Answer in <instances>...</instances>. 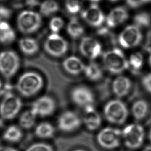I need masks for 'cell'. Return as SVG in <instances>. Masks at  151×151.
I'll use <instances>...</instances> for the list:
<instances>
[{
    "label": "cell",
    "mask_w": 151,
    "mask_h": 151,
    "mask_svg": "<svg viewBox=\"0 0 151 151\" xmlns=\"http://www.w3.org/2000/svg\"><path fill=\"white\" fill-rule=\"evenodd\" d=\"M42 76L34 71H28L21 74L17 82L16 89L20 94L30 98L37 94L44 87Z\"/></svg>",
    "instance_id": "obj_1"
},
{
    "label": "cell",
    "mask_w": 151,
    "mask_h": 151,
    "mask_svg": "<svg viewBox=\"0 0 151 151\" xmlns=\"http://www.w3.org/2000/svg\"><path fill=\"white\" fill-rule=\"evenodd\" d=\"M103 63L106 69L113 74L121 73L129 67L128 61L124 53L118 48L105 53L103 55Z\"/></svg>",
    "instance_id": "obj_2"
},
{
    "label": "cell",
    "mask_w": 151,
    "mask_h": 151,
    "mask_svg": "<svg viewBox=\"0 0 151 151\" xmlns=\"http://www.w3.org/2000/svg\"><path fill=\"white\" fill-rule=\"evenodd\" d=\"M42 18L38 12L32 10H24L19 14L17 25L19 31L24 34L35 33L41 27Z\"/></svg>",
    "instance_id": "obj_3"
},
{
    "label": "cell",
    "mask_w": 151,
    "mask_h": 151,
    "mask_svg": "<svg viewBox=\"0 0 151 151\" xmlns=\"http://www.w3.org/2000/svg\"><path fill=\"white\" fill-rule=\"evenodd\" d=\"M20 60L17 53L12 50L0 53V73L7 79L12 78L18 71Z\"/></svg>",
    "instance_id": "obj_4"
},
{
    "label": "cell",
    "mask_w": 151,
    "mask_h": 151,
    "mask_svg": "<svg viewBox=\"0 0 151 151\" xmlns=\"http://www.w3.org/2000/svg\"><path fill=\"white\" fill-rule=\"evenodd\" d=\"M104 114L109 122L122 124L128 116V110L123 102L115 100L111 101L106 104L105 107Z\"/></svg>",
    "instance_id": "obj_5"
},
{
    "label": "cell",
    "mask_w": 151,
    "mask_h": 151,
    "mask_svg": "<svg viewBox=\"0 0 151 151\" xmlns=\"http://www.w3.org/2000/svg\"><path fill=\"white\" fill-rule=\"evenodd\" d=\"M22 107L20 99L12 93H7L0 103V116L6 120H12L19 114Z\"/></svg>",
    "instance_id": "obj_6"
},
{
    "label": "cell",
    "mask_w": 151,
    "mask_h": 151,
    "mask_svg": "<svg viewBox=\"0 0 151 151\" xmlns=\"http://www.w3.org/2000/svg\"><path fill=\"white\" fill-rule=\"evenodd\" d=\"M44 47L45 51L51 56L61 57L67 53L68 43L59 34L51 33L46 39Z\"/></svg>",
    "instance_id": "obj_7"
},
{
    "label": "cell",
    "mask_w": 151,
    "mask_h": 151,
    "mask_svg": "<svg viewBox=\"0 0 151 151\" xmlns=\"http://www.w3.org/2000/svg\"><path fill=\"white\" fill-rule=\"evenodd\" d=\"M125 144L131 149H137L141 147L144 138L143 127L137 124H131L125 127L122 133Z\"/></svg>",
    "instance_id": "obj_8"
},
{
    "label": "cell",
    "mask_w": 151,
    "mask_h": 151,
    "mask_svg": "<svg viewBox=\"0 0 151 151\" xmlns=\"http://www.w3.org/2000/svg\"><path fill=\"white\" fill-rule=\"evenodd\" d=\"M122 132L118 129L106 127L99 133L97 140L99 145L106 149H113L120 145Z\"/></svg>",
    "instance_id": "obj_9"
},
{
    "label": "cell",
    "mask_w": 151,
    "mask_h": 151,
    "mask_svg": "<svg viewBox=\"0 0 151 151\" xmlns=\"http://www.w3.org/2000/svg\"><path fill=\"white\" fill-rule=\"evenodd\" d=\"M142 39V35L139 27L135 25L126 27L118 37L119 43L123 47L129 49L139 45Z\"/></svg>",
    "instance_id": "obj_10"
},
{
    "label": "cell",
    "mask_w": 151,
    "mask_h": 151,
    "mask_svg": "<svg viewBox=\"0 0 151 151\" xmlns=\"http://www.w3.org/2000/svg\"><path fill=\"white\" fill-rule=\"evenodd\" d=\"M56 109L55 101L47 96H42L33 102L31 110L36 116L45 118L53 114Z\"/></svg>",
    "instance_id": "obj_11"
},
{
    "label": "cell",
    "mask_w": 151,
    "mask_h": 151,
    "mask_svg": "<svg viewBox=\"0 0 151 151\" xmlns=\"http://www.w3.org/2000/svg\"><path fill=\"white\" fill-rule=\"evenodd\" d=\"M81 125V120L75 112L66 111L62 113L57 119V125L60 131L70 133L77 130Z\"/></svg>",
    "instance_id": "obj_12"
},
{
    "label": "cell",
    "mask_w": 151,
    "mask_h": 151,
    "mask_svg": "<svg viewBox=\"0 0 151 151\" xmlns=\"http://www.w3.org/2000/svg\"><path fill=\"white\" fill-rule=\"evenodd\" d=\"M70 98L76 105L81 107L91 105L94 101L93 93L86 86H77L74 88L70 93Z\"/></svg>",
    "instance_id": "obj_13"
},
{
    "label": "cell",
    "mask_w": 151,
    "mask_h": 151,
    "mask_svg": "<svg viewBox=\"0 0 151 151\" xmlns=\"http://www.w3.org/2000/svg\"><path fill=\"white\" fill-rule=\"evenodd\" d=\"M102 45L96 39L86 37L80 43L79 51L84 56L90 59H95L102 53Z\"/></svg>",
    "instance_id": "obj_14"
},
{
    "label": "cell",
    "mask_w": 151,
    "mask_h": 151,
    "mask_svg": "<svg viewBox=\"0 0 151 151\" xmlns=\"http://www.w3.org/2000/svg\"><path fill=\"white\" fill-rule=\"evenodd\" d=\"M81 17L88 24L93 27H100L105 19L102 10L96 4H92L83 10Z\"/></svg>",
    "instance_id": "obj_15"
},
{
    "label": "cell",
    "mask_w": 151,
    "mask_h": 151,
    "mask_svg": "<svg viewBox=\"0 0 151 151\" xmlns=\"http://www.w3.org/2000/svg\"><path fill=\"white\" fill-rule=\"evenodd\" d=\"M84 122L88 129L92 131L98 129L101 125L100 115L91 105L85 107Z\"/></svg>",
    "instance_id": "obj_16"
},
{
    "label": "cell",
    "mask_w": 151,
    "mask_h": 151,
    "mask_svg": "<svg viewBox=\"0 0 151 151\" xmlns=\"http://www.w3.org/2000/svg\"><path fill=\"white\" fill-rule=\"evenodd\" d=\"M128 17V12L123 7H118L111 11L107 18V24L110 27H114L122 24Z\"/></svg>",
    "instance_id": "obj_17"
},
{
    "label": "cell",
    "mask_w": 151,
    "mask_h": 151,
    "mask_svg": "<svg viewBox=\"0 0 151 151\" xmlns=\"http://www.w3.org/2000/svg\"><path fill=\"white\" fill-rule=\"evenodd\" d=\"M62 65L66 72L74 76L81 73L86 67L82 61L75 56H70L64 59Z\"/></svg>",
    "instance_id": "obj_18"
},
{
    "label": "cell",
    "mask_w": 151,
    "mask_h": 151,
    "mask_svg": "<svg viewBox=\"0 0 151 151\" xmlns=\"http://www.w3.org/2000/svg\"><path fill=\"white\" fill-rule=\"evenodd\" d=\"M131 88V82L128 78L120 76L115 78L113 83V91L119 98L126 96Z\"/></svg>",
    "instance_id": "obj_19"
},
{
    "label": "cell",
    "mask_w": 151,
    "mask_h": 151,
    "mask_svg": "<svg viewBox=\"0 0 151 151\" xmlns=\"http://www.w3.org/2000/svg\"><path fill=\"white\" fill-rule=\"evenodd\" d=\"M21 52L27 56H32L39 51V45L35 39L31 37L21 38L18 42Z\"/></svg>",
    "instance_id": "obj_20"
},
{
    "label": "cell",
    "mask_w": 151,
    "mask_h": 151,
    "mask_svg": "<svg viewBox=\"0 0 151 151\" xmlns=\"http://www.w3.org/2000/svg\"><path fill=\"white\" fill-rule=\"evenodd\" d=\"M16 35L10 25L5 21L0 22V43L10 45L16 40Z\"/></svg>",
    "instance_id": "obj_21"
},
{
    "label": "cell",
    "mask_w": 151,
    "mask_h": 151,
    "mask_svg": "<svg viewBox=\"0 0 151 151\" xmlns=\"http://www.w3.org/2000/svg\"><path fill=\"white\" fill-rule=\"evenodd\" d=\"M149 106L147 101L139 99L136 101L133 104L131 111L134 118L137 120H141L147 116Z\"/></svg>",
    "instance_id": "obj_22"
},
{
    "label": "cell",
    "mask_w": 151,
    "mask_h": 151,
    "mask_svg": "<svg viewBox=\"0 0 151 151\" xmlns=\"http://www.w3.org/2000/svg\"><path fill=\"white\" fill-rule=\"evenodd\" d=\"M23 131L20 127L15 125H10L4 131L3 138L5 141L9 143H16L22 139Z\"/></svg>",
    "instance_id": "obj_23"
},
{
    "label": "cell",
    "mask_w": 151,
    "mask_h": 151,
    "mask_svg": "<svg viewBox=\"0 0 151 151\" xmlns=\"http://www.w3.org/2000/svg\"><path fill=\"white\" fill-rule=\"evenodd\" d=\"M35 135L41 139H49L55 134V128L48 122H43L37 125L34 131Z\"/></svg>",
    "instance_id": "obj_24"
},
{
    "label": "cell",
    "mask_w": 151,
    "mask_h": 151,
    "mask_svg": "<svg viewBox=\"0 0 151 151\" xmlns=\"http://www.w3.org/2000/svg\"><path fill=\"white\" fill-rule=\"evenodd\" d=\"M67 32L70 37L73 39H78L81 37L84 32V29L77 19L73 18L67 26Z\"/></svg>",
    "instance_id": "obj_25"
},
{
    "label": "cell",
    "mask_w": 151,
    "mask_h": 151,
    "mask_svg": "<svg viewBox=\"0 0 151 151\" xmlns=\"http://www.w3.org/2000/svg\"><path fill=\"white\" fill-rule=\"evenodd\" d=\"M84 72L86 76L91 81H97L102 78V70L99 65L95 63H91L86 65Z\"/></svg>",
    "instance_id": "obj_26"
},
{
    "label": "cell",
    "mask_w": 151,
    "mask_h": 151,
    "mask_svg": "<svg viewBox=\"0 0 151 151\" xmlns=\"http://www.w3.org/2000/svg\"><path fill=\"white\" fill-rule=\"evenodd\" d=\"M37 116L31 110H27L21 114L19 123L23 129H29L33 127L35 124Z\"/></svg>",
    "instance_id": "obj_27"
},
{
    "label": "cell",
    "mask_w": 151,
    "mask_h": 151,
    "mask_svg": "<svg viewBox=\"0 0 151 151\" xmlns=\"http://www.w3.org/2000/svg\"><path fill=\"white\" fill-rule=\"evenodd\" d=\"M59 5L54 0H46L41 4L40 12L43 16H50L59 10Z\"/></svg>",
    "instance_id": "obj_28"
},
{
    "label": "cell",
    "mask_w": 151,
    "mask_h": 151,
    "mask_svg": "<svg viewBox=\"0 0 151 151\" xmlns=\"http://www.w3.org/2000/svg\"><path fill=\"white\" fill-rule=\"evenodd\" d=\"M135 25L138 27H147L151 23V17L146 12H141L136 14L134 17Z\"/></svg>",
    "instance_id": "obj_29"
},
{
    "label": "cell",
    "mask_w": 151,
    "mask_h": 151,
    "mask_svg": "<svg viewBox=\"0 0 151 151\" xmlns=\"http://www.w3.org/2000/svg\"><path fill=\"white\" fill-rule=\"evenodd\" d=\"M129 65H131L135 71H138L141 69L143 63L142 55L140 53H136L133 54L129 58Z\"/></svg>",
    "instance_id": "obj_30"
},
{
    "label": "cell",
    "mask_w": 151,
    "mask_h": 151,
    "mask_svg": "<svg viewBox=\"0 0 151 151\" xmlns=\"http://www.w3.org/2000/svg\"><path fill=\"white\" fill-rule=\"evenodd\" d=\"M64 25V20L59 17H54L49 22V28L52 33L59 34Z\"/></svg>",
    "instance_id": "obj_31"
},
{
    "label": "cell",
    "mask_w": 151,
    "mask_h": 151,
    "mask_svg": "<svg viewBox=\"0 0 151 151\" xmlns=\"http://www.w3.org/2000/svg\"><path fill=\"white\" fill-rule=\"evenodd\" d=\"M82 0H66V8L71 14H76L80 12L81 8Z\"/></svg>",
    "instance_id": "obj_32"
},
{
    "label": "cell",
    "mask_w": 151,
    "mask_h": 151,
    "mask_svg": "<svg viewBox=\"0 0 151 151\" xmlns=\"http://www.w3.org/2000/svg\"><path fill=\"white\" fill-rule=\"evenodd\" d=\"M25 151H53L50 145L44 142H37L29 146Z\"/></svg>",
    "instance_id": "obj_33"
},
{
    "label": "cell",
    "mask_w": 151,
    "mask_h": 151,
    "mask_svg": "<svg viewBox=\"0 0 151 151\" xmlns=\"http://www.w3.org/2000/svg\"><path fill=\"white\" fill-rule=\"evenodd\" d=\"M127 3L131 7H137L141 5L151 2V0H126Z\"/></svg>",
    "instance_id": "obj_34"
},
{
    "label": "cell",
    "mask_w": 151,
    "mask_h": 151,
    "mask_svg": "<svg viewBox=\"0 0 151 151\" xmlns=\"http://www.w3.org/2000/svg\"><path fill=\"white\" fill-rule=\"evenodd\" d=\"M142 84L145 89L151 93V73L144 77L142 80Z\"/></svg>",
    "instance_id": "obj_35"
},
{
    "label": "cell",
    "mask_w": 151,
    "mask_h": 151,
    "mask_svg": "<svg viewBox=\"0 0 151 151\" xmlns=\"http://www.w3.org/2000/svg\"><path fill=\"white\" fill-rule=\"evenodd\" d=\"M0 151H18V150L12 147L2 146L0 147Z\"/></svg>",
    "instance_id": "obj_36"
},
{
    "label": "cell",
    "mask_w": 151,
    "mask_h": 151,
    "mask_svg": "<svg viewBox=\"0 0 151 151\" xmlns=\"http://www.w3.org/2000/svg\"><path fill=\"white\" fill-rule=\"evenodd\" d=\"M3 125H4V124H3V120L2 119H0V132L2 130V128L3 127Z\"/></svg>",
    "instance_id": "obj_37"
},
{
    "label": "cell",
    "mask_w": 151,
    "mask_h": 151,
    "mask_svg": "<svg viewBox=\"0 0 151 151\" xmlns=\"http://www.w3.org/2000/svg\"><path fill=\"white\" fill-rule=\"evenodd\" d=\"M143 151H151V146H148L145 147Z\"/></svg>",
    "instance_id": "obj_38"
},
{
    "label": "cell",
    "mask_w": 151,
    "mask_h": 151,
    "mask_svg": "<svg viewBox=\"0 0 151 151\" xmlns=\"http://www.w3.org/2000/svg\"><path fill=\"white\" fill-rule=\"evenodd\" d=\"M149 139L151 142V129L150 130L149 133Z\"/></svg>",
    "instance_id": "obj_39"
},
{
    "label": "cell",
    "mask_w": 151,
    "mask_h": 151,
    "mask_svg": "<svg viewBox=\"0 0 151 151\" xmlns=\"http://www.w3.org/2000/svg\"><path fill=\"white\" fill-rule=\"evenodd\" d=\"M149 63L151 67V55L150 56L149 58Z\"/></svg>",
    "instance_id": "obj_40"
},
{
    "label": "cell",
    "mask_w": 151,
    "mask_h": 151,
    "mask_svg": "<svg viewBox=\"0 0 151 151\" xmlns=\"http://www.w3.org/2000/svg\"><path fill=\"white\" fill-rule=\"evenodd\" d=\"M2 86H3V84H2V82L1 80H0V89L2 88Z\"/></svg>",
    "instance_id": "obj_41"
},
{
    "label": "cell",
    "mask_w": 151,
    "mask_h": 151,
    "mask_svg": "<svg viewBox=\"0 0 151 151\" xmlns=\"http://www.w3.org/2000/svg\"><path fill=\"white\" fill-rule=\"evenodd\" d=\"M90 1H92V2H98V1H99L100 0H89Z\"/></svg>",
    "instance_id": "obj_42"
},
{
    "label": "cell",
    "mask_w": 151,
    "mask_h": 151,
    "mask_svg": "<svg viewBox=\"0 0 151 151\" xmlns=\"http://www.w3.org/2000/svg\"><path fill=\"white\" fill-rule=\"evenodd\" d=\"M84 151V150H83L77 149V150H74V151Z\"/></svg>",
    "instance_id": "obj_43"
},
{
    "label": "cell",
    "mask_w": 151,
    "mask_h": 151,
    "mask_svg": "<svg viewBox=\"0 0 151 151\" xmlns=\"http://www.w3.org/2000/svg\"><path fill=\"white\" fill-rule=\"evenodd\" d=\"M109 1H110L111 2H118V1H120V0H109Z\"/></svg>",
    "instance_id": "obj_44"
}]
</instances>
